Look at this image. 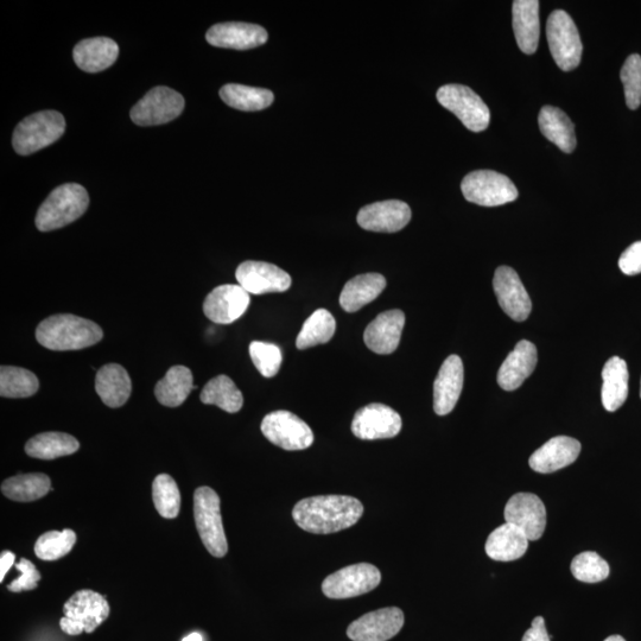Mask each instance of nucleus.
I'll list each match as a JSON object with an SVG mask.
<instances>
[{"label": "nucleus", "instance_id": "41", "mask_svg": "<svg viewBox=\"0 0 641 641\" xmlns=\"http://www.w3.org/2000/svg\"><path fill=\"white\" fill-rule=\"evenodd\" d=\"M571 573L581 582L598 583L609 576V566L596 552H582L571 563Z\"/></svg>", "mask_w": 641, "mask_h": 641}, {"label": "nucleus", "instance_id": "15", "mask_svg": "<svg viewBox=\"0 0 641 641\" xmlns=\"http://www.w3.org/2000/svg\"><path fill=\"white\" fill-rule=\"evenodd\" d=\"M505 520L522 531L529 541H538L547 526L543 501L532 493H517L505 507Z\"/></svg>", "mask_w": 641, "mask_h": 641}, {"label": "nucleus", "instance_id": "2", "mask_svg": "<svg viewBox=\"0 0 641 641\" xmlns=\"http://www.w3.org/2000/svg\"><path fill=\"white\" fill-rule=\"evenodd\" d=\"M104 333L97 323L72 314L47 317L36 329L38 344L50 351H79L97 345Z\"/></svg>", "mask_w": 641, "mask_h": 641}, {"label": "nucleus", "instance_id": "16", "mask_svg": "<svg viewBox=\"0 0 641 641\" xmlns=\"http://www.w3.org/2000/svg\"><path fill=\"white\" fill-rule=\"evenodd\" d=\"M493 288L499 306L505 314L517 322L528 319L532 302L516 271L509 266H500L495 271Z\"/></svg>", "mask_w": 641, "mask_h": 641}, {"label": "nucleus", "instance_id": "23", "mask_svg": "<svg viewBox=\"0 0 641 641\" xmlns=\"http://www.w3.org/2000/svg\"><path fill=\"white\" fill-rule=\"evenodd\" d=\"M581 453V443L568 436H557L531 455L530 467L541 474L560 471L574 463Z\"/></svg>", "mask_w": 641, "mask_h": 641}, {"label": "nucleus", "instance_id": "33", "mask_svg": "<svg viewBox=\"0 0 641 641\" xmlns=\"http://www.w3.org/2000/svg\"><path fill=\"white\" fill-rule=\"evenodd\" d=\"M80 443L74 436L66 433L38 434L25 444V453L31 458L40 460H55L78 452Z\"/></svg>", "mask_w": 641, "mask_h": 641}, {"label": "nucleus", "instance_id": "42", "mask_svg": "<svg viewBox=\"0 0 641 641\" xmlns=\"http://www.w3.org/2000/svg\"><path fill=\"white\" fill-rule=\"evenodd\" d=\"M250 355L257 370L265 378L275 377L281 370L283 355L281 348L269 342L253 341L250 345Z\"/></svg>", "mask_w": 641, "mask_h": 641}, {"label": "nucleus", "instance_id": "48", "mask_svg": "<svg viewBox=\"0 0 641 641\" xmlns=\"http://www.w3.org/2000/svg\"><path fill=\"white\" fill-rule=\"evenodd\" d=\"M182 641H203L201 634L192 633L188 637L184 638Z\"/></svg>", "mask_w": 641, "mask_h": 641}, {"label": "nucleus", "instance_id": "38", "mask_svg": "<svg viewBox=\"0 0 641 641\" xmlns=\"http://www.w3.org/2000/svg\"><path fill=\"white\" fill-rule=\"evenodd\" d=\"M40 387L37 377L25 368L2 366L0 368V396L4 398H28Z\"/></svg>", "mask_w": 641, "mask_h": 641}, {"label": "nucleus", "instance_id": "31", "mask_svg": "<svg viewBox=\"0 0 641 641\" xmlns=\"http://www.w3.org/2000/svg\"><path fill=\"white\" fill-rule=\"evenodd\" d=\"M601 399L609 412L617 411L624 405L628 396V368L626 361L613 357L602 370Z\"/></svg>", "mask_w": 641, "mask_h": 641}, {"label": "nucleus", "instance_id": "35", "mask_svg": "<svg viewBox=\"0 0 641 641\" xmlns=\"http://www.w3.org/2000/svg\"><path fill=\"white\" fill-rule=\"evenodd\" d=\"M52 490V481L43 473L16 475L6 479L2 484V493L18 503H30L46 497Z\"/></svg>", "mask_w": 641, "mask_h": 641}, {"label": "nucleus", "instance_id": "30", "mask_svg": "<svg viewBox=\"0 0 641 641\" xmlns=\"http://www.w3.org/2000/svg\"><path fill=\"white\" fill-rule=\"evenodd\" d=\"M539 129L544 137L566 154L576 148L575 126L570 118L557 107L544 106L538 117Z\"/></svg>", "mask_w": 641, "mask_h": 641}, {"label": "nucleus", "instance_id": "26", "mask_svg": "<svg viewBox=\"0 0 641 641\" xmlns=\"http://www.w3.org/2000/svg\"><path fill=\"white\" fill-rule=\"evenodd\" d=\"M512 11L514 36L519 49L526 55L535 54L541 36L538 0H516Z\"/></svg>", "mask_w": 641, "mask_h": 641}, {"label": "nucleus", "instance_id": "25", "mask_svg": "<svg viewBox=\"0 0 641 641\" xmlns=\"http://www.w3.org/2000/svg\"><path fill=\"white\" fill-rule=\"evenodd\" d=\"M119 56V47L109 37L88 38L76 44L74 61L81 71L99 73L110 68Z\"/></svg>", "mask_w": 641, "mask_h": 641}, {"label": "nucleus", "instance_id": "13", "mask_svg": "<svg viewBox=\"0 0 641 641\" xmlns=\"http://www.w3.org/2000/svg\"><path fill=\"white\" fill-rule=\"evenodd\" d=\"M402 430L398 412L384 404H370L355 414L352 433L360 440H384L396 437Z\"/></svg>", "mask_w": 641, "mask_h": 641}, {"label": "nucleus", "instance_id": "20", "mask_svg": "<svg viewBox=\"0 0 641 641\" xmlns=\"http://www.w3.org/2000/svg\"><path fill=\"white\" fill-rule=\"evenodd\" d=\"M268 38V31L260 25L241 22L215 24L206 35V40L211 46L236 50L263 46Z\"/></svg>", "mask_w": 641, "mask_h": 641}, {"label": "nucleus", "instance_id": "36", "mask_svg": "<svg viewBox=\"0 0 641 641\" xmlns=\"http://www.w3.org/2000/svg\"><path fill=\"white\" fill-rule=\"evenodd\" d=\"M200 399L203 404L217 405L228 414H236L244 405L243 393L225 374L209 380L203 387Z\"/></svg>", "mask_w": 641, "mask_h": 641}, {"label": "nucleus", "instance_id": "28", "mask_svg": "<svg viewBox=\"0 0 641 641\" xmlns=\"http://www.w3.org/2000/svg\"><path fill=\"white\" fill-rule=\"evenodd\" d=\"M529 542V538L516 526L505 523L487 538L486 554L494 561H516L525 555Z\"/></svg>", "mask_w": 641, "mask_h": 641}, {"label": "nucleus", "instance_id": "22", "mask_svg": "<svg viewBox=\"0 0 641 641\" xmlns=\"http://www.w3.org/2000/svg\"><path fill=\"white\" fill-rule=\"evenodd\" d=\"M404 326L405 315L402 310L382 313L367 326L364 334L365 344L374 353L391 354L401 342Z\"/></svg>", "mask_w": 641, "mask_h": 641}, {"label": "nucleus", "instance_id": "9", "mask_svg": "<svg viewBox=\"0 0 641 641\" xmlns=\"http://www.w3.org/2000/svg\"><path fill=\"white\" fill-rule=\"evenodd\" d=\"M436 97L444 109L454 113L469 131L482 132L490 125V109L471 88L455 84L442 86Z\"/></svg>", "mask_w": 641, "mask_h": 641}, {"label": "nucleus", "instance_id": "49", "mask_svg": "<svg viewBox=\"0 0 641 641\" xmlns=\"http://www.w3.org/2000/svg\"><path fill=\"white\" fill-rule=\"evenodd\" d=\"M605 641H626V640L621 636H611V637H608Z\"/></svg>", "mask_w": 641, "mask_h": 641}, {"label": "nucleus", "instance_id": "17", "mask_svg": "<svg viewBox=\"0 0 641 641\" xmlns=\"http://www.w3.org/2000/svg\"><path fill=\"white\" fill-rule=\"evenodd\" d=\"M403 625L402 609L382 608L353 621L347 628V636L353 641H387L396 637Z\"/></svg>", "mask_w": 641, "mask_h": 641}, {"label": "nucleus", "instance_id": "27", "mask_svg": "<svg viewBox=\"0 0 641 641\" xmlns=\"http://www.w3.org/2000/svg\"><path fill=\"white\" fill-rule=\"evenodd\" d=\"M95 390L109 408H120L131 396L132 383L129 373L118 364L105 365L97 373Z\"/></svg>", "mask_w": 641, "mask_h": 641}, {"label": "nucleus", "instance_id": "44", "mask_svg": "<svg viewBox=\"0 0 641 641\" xmlns=\"http://www.w3.org/2000/svg\"><path fill=\"white\" fill-rule=\"evenodd\" d=\"M15 567L21 571L22 575L17 580L11 582L8 589L12 593L29 592L37 588L38 581L41 580V574L27 558H22L21 562L16 563Z\"/></svg>", "mask_w": 641, "mask_h": 641}, {"label": "nucleus", "instance_id": "8", "mask_svg": "<svg viewBox=\"0 0 641 641\" xmlns=\"http://www.w3.org/2000/svg\"><path fill=\"white\" fill-rule=\"evenodd\" d=\"M465 199L475 205L498 207L518 198V189L509 177L493 170H477L461 183Z\"/></svg>", "mask_w": 641, "mask_h": 641}, {"label": "nucleus", "instance_id": "29", "mask_svg": "<svg viewBox=\"0 0 641 641\" xmlns=\"http://www.w3.org/2000/svg\"><path fill=\"white\" fill-rule=\"evenodd\" d=\"M386 278L380 274L359 275L348 281L340 295V306L347 313L358 312L373 302L386 288Z\"/></svg>", "mask_w": 641, "mask_h": 641}, {"label": "nucleus", "instance_id": "34", "mask_svg": "<svg viewBox=\"0 0 641 641\" xmlns=\"http://www.w3.org/2000/svg\"><path fill=\"white\" fill-rule=\"evenodd\" d=\"M222 101L233 109L255 112L268 109L274 104L275 95L265 88L228 84L221 88Z\"/></svg>", "mask_w": 641, "mask_h": 641}, {"label": "nucleus", "instance_id": "47", "mask_svg": "<svg viewBox=\"0 0 641 641\" xmlns=\"http://www.w3.org/2000/svg\"><path fill=\"white\" fill-rule=\"evenodd\" d=\"M15 560L16 556L11 551L2 552V556H0V582L4 581L5 575L14 566Z\"/></svg>", "mask_w": 641, "mask_h": 641}, {"label": "nucleus", "instance_id": "46", "mask_svg": "<svg viewBox=\"0 0 641 641\" xmlns=\"http://www.w3.org/2000/svg\"><path fill=\"white\" fill-rule=\"evenodd\" d=\"M522 641H550V636L542 617H537L533 620L531 627L524 634Z\"/></svg>", "mask_w": 641, "mask_h": 641}, {"label": "nucleus", "instance_id": "14", "mask_svg": "<svg viewBox=\"0 0 641 641\" xmlns=\"http://www.w3.org/2000/svg\"><path fill=\"white\" fill-rule=\"evenodd\" d=\"M236 278L241 288L253 295L285 293L293 284L288 272L266 262L247 260L238 266Z\"/></svg>", "mask_w": 641, "mask_h": 641}, {"label": "nucleus", "instance_id": "1", "mask_svg": "<svg viewBox=\"0 0 641 641\" xmlns=\"http://www.w3.org/2000/svg\"><path fill=\"white\" fill-rule=\"evenodd\" d=\"M364 514V506L348 495H317L298 501L293 517L304 531L328 535L352 528Z\"/></svg>", "mask_w": 641, "mask_h": 641}, {"label": "nucleus", "instance_id": "40", "mask_svg": "<svg viewBox=\"0 0 641 641\" xmlns=\"http://www.w3.org/2000/svg\"><path fill=\"white\" fill-rule=\"evenodd\" d=\"M76 543L73 530L49 531L37 539L35 554L43 561H57L72 551Z\"/></svg>", "mask_w": 641, "mask_h": 641}, {"label": "nucleus", "instance_id": "45", "mask_svg": "<svg viewBox=\"0 0 641 641\" xmlns=\"http://www.w3.org/2000/svg\"><path fill=\"white\" fill-rule=\"evenodd\" d=\"M619 268L627 276L641 274V241L632 244L623 255H621Z\"/></svg>", "mask_w": 641, "mask_h": 641}, {"label": "nucleus", "instance_id": "6", "mask_svg": "<svg viewBox=\"0 0 641 641\" xmlns=\"http://www.w3.org/2000/svg\"><path fill=\"white\" fill-rule=\"evenodd\" d=\"M194 518L196 529L209 554L217 558L225 557L228 544L222 524L220 498L212 488L203 486L195 491Z\"/></svg>", "mask_w": 641, "mask_h": 641}, {"label": "nucleus", "instance_id": "21", "mask_svg": "<svg viewBox=\"0 0 641 641\" xmlns=\"http://www.w3.org/2000/svg\"><path fill=\"white\" fill-rule=\"evenodd\" d=\"M465 380L459 355H450L444 361L434 383V410L439 416L452 412L459 402Z\"/></svg>", "mask_w": 641, "mask_h": 641}, {"label": "nucleus", "instance_id": "12", "mask_svg": "<svg viewBox=\"0 0 641 641\" xmlns=\"http://www.w3.org/2000/svg\"><path fill=\"white\" fill-rule=\"evenodd\" d=\"M186 101L179 92L168 87L152 88L132 107V122L139 126H154L173 122L181 116Z\"/></svg>", "mask_w": 641, "mask_h": 641}, {"label": "nucleus", "instance_id": "43", "mask_svg": "<svg viewBox=\"0 0 641 641\" xmlns=\"http://www.w3.org/2000/svg\"><path fill=\"white\" fill-rule=\"evenodd\" d=\"M620 79L624 85L626 105L630 110H638L641 105V56L633 54L621 68Z\"/></svg>", "mask_w": 641, "mask_h": 641}, {"label": "nucleus", "instance_id": "7", "mask_svg": "<svg viewBox=\"0 0 641 641\" xmlns=\"http://www.w3.org/2000/svg\"><path fill=\"white\" fill-rule=\"evenodd\" d=\"M547 37L550 53L563 72L580 66L583 46L579 30L566 11L556 10L548 18Z\"/></svg>", "mask_w": 641, "mask_h": 641}, {"label": "nucleus", "instance_id": "39", "mask_svg": "<svg viewBox=\"0 0 641 641\" xmlns=\"http://www.w3.org/2000/svg\"><path fill=\"white\" fill-rule=\"evenodd\" d=\"M152 499L158 513L165 519H175L181 510V493L176 481L161 474L152 484Z\"/></svg>", "mask_w": 641, "mask_h": 641}, {"label": "nucleus", "instance_id": "37", "mask_svg": "<svg viewBox=\"0 0 641 641\" xmlns=\"http://www.w3.org/2000/svg\"><path fill=\"white\" fill-rule=\"evenodd\" d=\"M336 330L334 316L326 309H317L304 322L300 334L297 336L296 346L298 349H307L317 345L327 344L332 340Z\"/></svg>", "mask_w": 641, "mask_h": 641}, {"label": "nucleus", "instance_id": "4", "mask_svg": "<svg viewBox=\"0 0 641 641\" xmlns=\"http://www.w3.org/2000/svg\"><path fill=\"white\" fill-rule=\"evenodd\" d=\"M111 608L105 596L82 589L69 598L63 606V617L60 627L68 636H80L81 633H93L110 617Z\"/></svg>", "mask_w": 641, "mask_h": 641}, {"label": "nucleus", "instance_id": "10", "mask_svg": "<svg viewBox=\"0 0 641 641\" xmlns=\"http://www.w3.org/2000/svg\"><path fill=\"white\" fill-rule=\"evenodd\" d=\"M380 581L382 574L377 567L359 563L326 577L322 583V592L329 599H351L372 592L380 585Z\"/></svg>", "mask_w": 641, "mask_h": 641}, {"label": "nucleus", "instance_id": "18", "mask_svg": "<svg viewBox=\"0 0 641 641\" xmlns=\"http://www.w3.org/2000/svg\"><path fill=\"white\" fill-rule=\"evenodd\" d=\"M250 301V294L240 285H220L206 297L203 313L218 325H230L246 313Z\"/></svg>", "mask_w": 641, "mask_h": 641}, {"label": "nucleus", "instance_id": "50", "mask_svg": "<svg viewBox=\"0 0 641 641\" xmlns=\"http://www.w3.org/2000/svg\"><path fill=\"white\" fill-rule=\"evenodd\" d=\"M640 397H641V387H640Z\"/></svg>", "mask_w": 641, "mask_h": 641}, {"label": "nucleus", "instance_id": "5", "mask_svg": "<svg viewBox=\"0 0 641 641\" xmlns=\"http://www.w3.org/2000/svg\"><path fill=\"white\" fill-rule=\"evenodd\" d=\"M66 131V120L56 111H42L22 120L12 138L18 155L28 156L49 147Z\"/></svg>", "mask_w": 641, "mask_h": 641}, {"label": "nucleus", "instance_id": "32", "mask_svg": "<svg viewBox=\"0 0 641 641\" xmlns=\"http://www.w3.org/2000/svg\"><path fill=\"white\" fill-rule=\"evenodd\" d=\"M193 373L186 366H173L155 387L157 401L168 408H177L187 401L192 390Z\"/></svg>", "mask_w": 641, "mask_h": 641}, {"label": "nucleus", "instance_id": "19", "mask_svg": "<svg viewBox=\"0 0 641 641\" xmlns=\"http://www.w3.org/2000/svg\"><path fill=\"white\" fill-rule=\"evenodd\" d=\"M411 220V209L408 203L398 200H387L372 203L360 209L358 224L366 231L395 233L408 226Z\"/></svg>", "mask_w": 641, "mask_h": 641}, {"label": "nucleus", "instance_id": "3", "mask_svg": "<svg viewBox=\"0 0 641 641\" xmlns=\"http://www.w3.org/2000/svg\"><path fill=\"white\" fill-rule=\"evenodd\" d=\"M90 196L87 190L76 183L57 187L38 209L35 224L41 232L59 230L72 224L87 211Z\"/></svg>", "mask_w": 641, "mask_h": 641}, {"label": "nucleus", "instance_id": "24", "mask_svg": "<svg viewBox=\"0 0 641 641\" xmlns=\"http://www.w3.org/2000/svg\"><path fill=\"white\" fill-rule=\"evenodd\" d=\"M538 355L532 342L522 340L501 365L498 372V384L505 391H514L523 385L535 371Z\"/></svg>", "mask_w": 641, "mask_h": 641}, {"label": "nucleus", "instance_id": "11", "mask_svg": "<svg viewBox=\"0 0 641 641\" xmlns=\"http://www.w3.org/2000/svg\"><path fill=\"white\" fill-rule=\"evenodd\" d=\"M263 435L284 450H304L314 442L313 430L290 411L279 410L266 415L260 425Z\"/></svg>", "mask_w": 641, "mask_h": 641}]
</instances>
